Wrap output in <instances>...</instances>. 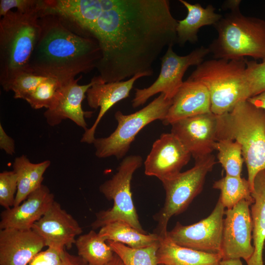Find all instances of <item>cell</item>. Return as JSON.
I'll list each match as a JSON object with an SVG mask.
<instances>
[{"label": "cell", "mask_w": 265, "mask_h": 265, "mask_svg": "<svg viewBox=\"0 0 265 265\" xmlns=\"http://www.w3.org/2000/svg\"><path fill=\"white\" fill-rule=\"evenodd\" d=\"M177 25L168 0H101L80 31L98 42L101 58L96 68L108 83L138 73L152 76L154 62L177 42Z\"/></svg>", "instance_id": "cell-1"}, {"label": "cell", "mask_w": 265, "mask_h": 265, "mask_svg": "<svg viewBox=\"0 0 265 265\" xmlns=\"http://www.w3.org/2000/svg\"><path fill=\"white\" fill-rule=\"evenodd\" d=\"M39 19L41 30L30 59L29 71L64 84L96 68L101 52L95 39L57 16L46 14Z\"/></svg>", "instance_id": "cell-2"}, {"label": "cell", "mask_w": 265, "mask_h": 265, "mask_svg": "<svg viewBox=\"0 0 265 265\" xmlns=\"http://www.w3.org/2000/svg\"><path fill=\"white\" fill-rule=\"evenodd\" d=\"M217 138L240 145L252 191L256 175L265 169V110L248 100L239 103L230 111L218 115Z\"/></svg>", "instance_id": "cell-3"}, {"label": "cell", "mask_w": 265, "mask_h": 265, "mask_svg": "<svg viewBox=\"0 0 265 265\" xmlns=\"http://www.w3.org/2000/svg\"><path fill=\"white\" fill-rule=\"evenodd\" d=\"M40 16L9 11L0 20V82L29 71L30 57L41 30Z\"/></svg>", "instance_id": "cell-4"}, {"label": "cell", "mask_w": 265, "mask_h": 265, "mask_svg": "<svg viewBox=\"0 0 265 265\" xmlns=\"http://www.w3.org/2000/svg\"><path fill=\"white\" fill-rule=\"evenodd\" d=\"M246 66L244 58L206 60L197 66L188 78L201 82L207 88L211 112L221 115L251 98Z\"/></svg>", "instance_id": "cell-5"}, {"label": "cell", "mask_w": 265, "mask_h": 265, "mask_svg": "<svg viewBox=\"0 0 265 265\" xmlns=\"http://www.w3.org/2000/svg\"><path fill=\"white\" fill-rule=\"evenodd\" d=\"M217 37L208 48L215 59H265V21L230 11L214 26Z\"/></svg>", "instance_id": "cell-6"}, {"label": "cell", "mask_w": 265, "mask_h": 265, "mask_svg": "<svg viewBox=\"0 0 265 265\" xmlns=\"http://www.w3.org/2000/svg\"><path fill=\"white\" fill-rule=\"evenodd\" d=\"M142 162L140 155L126 157L120 162L117 172L100 186V191L108 200H112L113 205L111 208L96 213V219L91 224L93 229L120 220L143 233H147L139 221L131 189L133 174L141 166Z\"/></svg>", "instance_id": "cell-7"}, {"label": "cell", "mask_w": 265, "mask_h": 265, "mask_svg": "<svg viewBox=\"0 0 265 265\" xmlns=\"http://www.w3.org/2000/svg\"><path fill=\"white\" fill-rule=\"evenodd\" d=\"M172 103V99L160 93L148 105L134 113L126 115L117 111L114 114L118 123L115 130L107 137L95 138L93 143L96 156L99 158L114 156L118 159L123 158L141 129L155 120L165 119Z\"/></svg>", "instance_id": "cell-8"}, {"label": "cell", "mask_w": 265, "mask_h": 265, "mask_svg": "<svg viewBox=\"0 0 265 265\" xmlns=\"http://www.w3.org/2000/svg\"><path fill=\"white\" fill-rule=\"evenodd\" d=\"M195 160L191 168L161 182L165 191V199L163 207L155 216L158 223L156 233L159 236L167 234L170 218L186 211L201 192L207 175L216 163L212 154Z\"/></svg>", "instance_id": "cell-9"}, {"label": "cell", "mask_w": 265, "mask_h": 265, "mask_svg": "<svg viewBox=\"0 0 265 265\" xmlns=\"http://www.w3.org/2000/svg\"><path fill=\"white\" fill-rule=\"evenodd\" d=\"M172 47L169 46L162 56L160 72L155 81L147 88L135 89L132 101L133 108L143 105L159 93L172 99L184 82L183 78L187 69L191 66L201 64L210 53L208 48L201 46L186 55L180 56L173 51Z\"/></svg>", "instance_id": "cell-10"}, {"label": "cell", "mask_w": 265, "mask_h": 265, "mask_svg": "<svg viewBox=\"0 0 265 265\" xmlns=\"http://www.w3.org/2000/svg\"><path fill=\"white\" fill-rule=\"evenodd\" d=\"M225 211V208L218 199L213 210L207 217L189 225H183L177 222L174 228L167 232V236L180 246L221 255Z\"/></svg>", "instance_id": "cell-11"}, {"label": "cell", "mask_w": 265, "mask_h": 265, "mask_svg": "<svg viewBox=\"0 0 265 265\" xmlns=\"http://www.w3.org/2000/svg\"><path fill=\"white\" fill-rule=\"evenodd\" d=\"M253 203L242 200L231 209L225 211L223 220L222 259L252 257L254 248L251 244L253 223L249 207Z\"/></svg>", "instance_id": "cell-12"}, {"label": "cell", "mask_w": 265, "mask_h": 265, "mask_svg": "<svg viewBox=\"0 0 265 265\" xmlns=\"http://www.w3.org/2000/svg\"><path fill=\"white\" fill-rule=\"evenodd\" d=\"M175 135L195 159L212 154L218 140V115L212 112L176 121L171 125Z\"/></svg>", "instance_id": "cell-13"}, {"label": "cell", "mask_w": 265, "mask_h": 265, "mask_svg": "<svg viewBox=\"0 0 265 265\" xmlns=\"http://www.w3.org/2000/svg\"><path fill=\"white\" fill-rule=\"evenodd\" d=\"M191 155L173 133L161 134L153 144L144 161V173L161 182L176 175L189 162Z\"/></svg>", "instance_id": "cell-14"}, {"label": "cell", "mask_w": 265, "mask_h": 265, "mask_svg": "<svg viewBox=\"0 0 265 265\" xmlns=\"http://www.w3.org/2000/svg\"><path fill=\"white\" fill-rule=\"evenodd\" d=\"M31 229L44 240L45 246L69 249L82 232L78 222L55 201L32 226Z\"/></svg>", "instance_id": "cell-15"}, {"label": "cell", "mask_w": 265, "mask_h": 265, "mask_svg": "<svg viewBox=\"0 0 265 265\" xmlns=\"http://www.w3.org/2000/svg\"><path fill=\"white\" fill-rule=\"evenodd\" d=\"M151 76L147 73H138L127 80L108 83H104L99 76L92 78L94 83L86 92L87 102L91 108H100V110L94 124L84 131L80 142L93 144L96 130L106 113L117 103L129 96L137 80Z\"/></svg>", "instance_id": "cell-16"}, {"label": "cell", "mask_w": 265, "mask_h": 265, "mask_svg": "<svg viewBox=\"0 0 265 265\" xmlns=\"http://www.w3.org/2000/svg\"><path fill=\"white\" fill-rule=\"evenodd\" d=\"M81 78L82 75L62 84L55 105L51 108L46 109L44 113L49 126L58 125L63 120L69 119L84 131L88 129L85 118L91 116L93 111L83 110L82 102L94 81L92 79L89 83L80 85L78 81Z\"/></svg>", "instance_id": "cell-17"}, {"label": "cell", "mask_w": 265, "mask_h": 265, "mask_svg": "<svg viewBox=\"0 0 265 265\" xmlns=\"http://www.w3.org/2000/svg\"><path fill=\"white\" fill-rule=\"evenodd\" d=\"M54 201L53 194L42 185L20 204L1 212L0 229H31Z\"/></svg>", "instance_id": "cell-18"}, {"label": "cell", "mask_w": 265, "mask_h": 265, "mask_svg": "<svg viewBox=\"0 0 265 265\" xmlns=\"http://www.w3.org/2000/svg\"><path fill=\"white\" fill-rule=\"evenodd\" d=\"M45 246L32 229H0V265H28Z\"/></svg>", "instance_id": "cell-19"}, {"label": "cell", "mask_w": 265, "mask_h": 265, "mask_svg": "<svg viewBox=\"0 0 265 265\" xmlns=\"http://www.w3.org/2000/svg\"><path fill=\"white\" fill-rule=\"evenodd\" d=\"M211 99L207 88L201 82L188 78L172 98L164 125L187 117L211 112Z\"/></svg>", "instance_id": "cell-20"}, {"label": "cell", "mask_w": 265, "mask_h": 265, "mask_svg": "<svg viewBox=\"0 0 265 265\" xmlns=\"http://www.w3.org/2000/svg\"><path fill=\"white\" fill-rule=\"evenodd\" d=\"M157 256L159 265H218L219 254L199 251L180 246L167 236H159Z\"/></svg>", "instance_id": "cell-21"}, {"label": "cell", "mask_w": 265, "mask_h": 265, "mask_svg": "<svg viewBox=\"0 0 265 265\" xmlns=\"http://www.w3.org/2000/svg\"><path fill=\"white\" fill-rule=\"evenodd\" d=\"M251 196L254 203L250 213L253 223L252 239L254 252L247 265H264L263 250L265 241V169L256 175Z\"/></svg>", "instance_id": "cell-22"}, {"label": "cell", "mask_w": 265, "mask_h": 265, "mask_svg": "<svg viewBox=\"0 0 265 265\" xmlns=\"http://www.w3.org/2000/svg\"><path fill=\"white\" fill-rule=\"evenodd\" d=\"M179 1L187 11L186 17L178 21L176 27L177 42L180 46L184 45L187 42H197L199 29L204 26H214L222 17V15L214 12L215 8L212 4L203 8L199 3L191 4L184 0Z\"/></svg>", "instance_id": "cell-23"}, {"label": "cell", "mask_w": 265, "mask_h": 265, "mask_svg": "<svg viewBox=\"0 0 265 265\" xmlns=\"http://www.w3.org/2000/svg\"><path fill=\"white\" fill-rule=\"evenodd\" d=\"M50 164L49 160L32 163L24 155L15 159L12 167L17 176V191L14 206L20 204L43 185V175Z\"/></svg>", "instance_id": "cell-24"}, {"label": "cell", "mask_w": 265, "mask_h": 265, "mask_svg": "<svg viewBox=\"0 0 265 265\" xmlns=\"http://www.w3.org/2000/svg\"><path fill=\"white\" fill-rule=\"evenodd\" d=\"M99 234L107 241L120 243L130 247H145L159 242L157 233H143L123 221H116L100 228Z\"/></svg>", "instance_id": "cell-25"}, {"label": "cell", "mask_w": 265, "mask_h": 265, "mask_svg": "<svg viewBox=\"0 0 265 265\" xmlns=\"http://www.w3.org/2000/svg\"><path fill=\"white\" fill-rule=\"evenodd\" d=\"M106 241L98 233L91 230L87 234L80 235L75 244L79 256L88 265H106L115 254Z\"/></svg>", "instance_id": "cell-26"}, {"label": "cell", "mask_w": 265, "mask_h": 265, "mask_svg": "<svg viewBox=\"0 0 265 265\" xmlns=\"http://www.w3.org/2000/svg\"><path fill=\"white\" fill-rule=\"evenodd\" d=\"M212 187L220 191L219 199L227 209H231L242 200L254 203L247 179L226 175L214 182Z\"/></svg>", "instance_id": "cell-27"}, {"label": "cell", "mask_w": 265, "mask_h": 265, "mask_svg": "<svg viewBox=\"0 0 265 265\" xmlns=\"http://www.w3.org/2000/svg\"><path fill=\"white\" fill-rule=\"evenodd\" d=\"M215 150L217 159L226 172V175L240 177L244 160L240 145L229 139H219Z\"/></svg>", "instance_id": "cell-28"}, {"label": "cell", "mask_w": 265, "mask_h": 265, "mask_svg": "<svg viewBox=\"0 0 265 265\" xmlns=\"http://www.w3.org/2000/svg\"><path fill=\"white\" fill-rule=\"evenodd\" d=\"M107 243L125 265H159L157 253L159 242L138 248L111 241H107Z\"/></svg>", "instance_id": "cell-29"}, {"label": "cell", "mask_w": 265, "mask_h": 265, "mask_svg": "<svg viewBox=\"0 0 265 265\" xmlns=\"http://www.w3.org/2000/svg\"><path fill=\"white\" fill-rule=\"evenodd\" d=\"M62 83L57 79L48 77L25 99L35 109H49L55 105Z\"/></svg>", "instance_id": "cell-30"}, {"label": "cell", "mask_w": 265, "mask_h": 265, "mask_svg": "<svg viewBox=\"0 0 265 265\" xmlns=\"http://www.w3.org/2000/svg\"><path fill=\"white\" fill-rule=\"evenodd\" d=\"M47 78L32 72L24 71L14 76L2 88L6 91H12L15 99L25 100Z\"/></svg>", "instance_id": "cell-31"}, {"label": "cell", "mask_w": 265, "mask_h": 265, "mask_svg": "<svg viewBox=\"0 0 265 265\" xmlns=\"http://www.w3.org/2000/svg\"><path fill=\"white\" fill-rule=\"evenodd\" d=\"M28 265H88L80 257L71 255L65 249L48 247L41 251Z\"/></svg>", "instance_id": "cell-32"}, {"label": "cell", "mask_w": 265, "mask_h": 265, "mask_svg": "<svg viewBox=\"0 0 265 265\" xmlns=\"http://www.w3.org/2000/svg\"><path fill=\"white\" fill-rule=\"evenodd\" d=\"M246 76L251 97L265 90V59L262 62L246 60Z\"/></svg>", "instance_id": "cell-33"}, {"label": "cell", "mask_w": 265, "mask_h": 265, "mask_svg": "<svg viewBox=\"0 0 265 265\" xmlns=\"http://www.w3.org/2000/svg\"><path fill=\"white\" fill-rule=\"evenodd\" d=\"M17 191V178L12 171L0 173V205L5 209L14 206Z\"/></svg>", "instance_id": "cell-34"}, {"label": "cell", "mask_w": 265, "mask_h": 265, "mask_svg": "<svg viewBox=\"0 0 265 265\" xmlns=\"http://www.w3.org/2000/svg\"><path fill=\"white\" fill-rule=\"evenodd\" d=\"M43 0H0V17L15 8L23 14H36L40 17L43 10Z\"/></svg>", "instance_id": "cell-35"}, {"label": "cell", "mask_w": 265, "mask_h": 265, "mask_svg": "<svg viewBox=\"0 0 265 265\" xmlns=\"http://www.w3.org/2000/svg\"><path fill=\"white\" fill-rule=\"evenodd\" d=\"M0 148L8 155H13L15 153L14 140L9 136L0 124Z\"/></svg>", "instance_id": "cell-36"}, {"label": "cell", "mask_w": 265, "mask_h": 265, "mask_svg": "<svg viewBox=\"0 0 265 265\" xmlns=\"http://www.w3.org/2000/svg\"><path fill=\"white\" fill-rule=\"evenodd\" d=\"M247 100L256 106L265 110V90Z\"/></svg>", "instance_id": "cell-37"}, {"label": "cell", "mask_w": 265, "mask_h": 265, "mask_svg": "<svg viewBox=\"0 0 265 265\" xmlns=\"http://www.w3.org/2000/svg\"><path fill=\"white\" fill-rule=\"evenodd\" d=\"M241 0H226L222 5L223 8L229 9L231 11H236L239 10V5Z\"/></svg>", "instance_id": "cell-38"}, {"label": "cell", "mask_w": 265, "mask_h": 265, "mask_svg": "<svg viewBox=\"0 0 265 265\" xmlns=\"http://www.w3.org/2000/svg\"><path fill=\"white\" fill-rule=\"evenodd\" d=\"M218 265H243L240 259H222Z\"/></svg>", "instance_id": "cell-39"}, {"label": "cell", "mask_w": 265, "mask_h": 265, "mask_svg": "<svg viewBox=\"0 0 265 265\" xmlns=\"http://www.w3.org/2000/svg\"><path fill=\"white\" fill-rule=\"evenodd\" d=\"M106 265H125L121 259L115 253L112 259Z\"/></svg>", "instance_id": "cell-40"}, {"label": "cell", "mask_w": 265, "mask_h": 265, "mask_svg": "<svg viewBox=\"0 0 265 265\" xmlns=\"http://www.w3.org/2000/svg\"><path fill=\"white\" fill-rule=\"evenodd\" d=\"M264 249L265 250V243H264Z\"/></svg>", "instance_id": "cell-41"}]
</instances>
